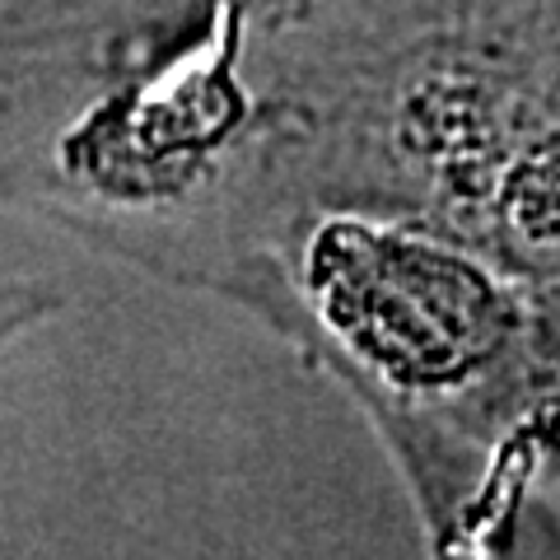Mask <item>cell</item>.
<instances>
[{
  "label": "cell",
  "instance_id": "cell-1",
  "mask_svg": "<svg viewBox=\"0 0 560 560\" xmlns=\"http://www.w3.org/2000/svg\"><path fill=\"white\" fill-rule=\"evenodd\" d=\"M323 261L331 318L397 383H458L504 346L510 313L495 285L458 257L425 243L337 234Z\"/></svg>",
  "mask_w": 560,
  "mask_h": 560
},
{
  "label": "cell",
  "instance_id": "cell-2",
  "mask_svg": "<svg viewBox=\"0 0 560 560\" xmlns=\"http://www.w3.org/2000/svg\"><path fill=\"white\" fill-rule=\"evenodd\" d=\"M434 560H560V523L523 481H458L430 448H411Z\"/></svg>",
  "mask_w": 560,
  "mask_h": 560
}]
</instances>
